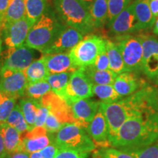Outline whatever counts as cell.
<instances>
[{"label": "cell", "mask_w": 158, "mask_h": 158, "mask_svg": "<svg viewBox=\"0 0 158 158\" xmlns=\"http://www.w3.org/2000/svg\"><path fill=\"white\" fill-rule=\"evenodd\" d=\"M54 143L59 148L90 153L96 146L86 130L76 122L66 123L54 135Z\"/></svg>", "instance_id": "5b68a950"}, {"label": "cell", "mask_w": 158, "mask_h": 158, "mask_svg": "<svg viewBox=\"0 0 158 158\" xmlns=\"http://www.w3.org/2000/svg\"><path fill=\"white\" fill-rule=\"evenodd\" d=\"M94 28H101L108 20V0H94L89 8Z\"/></svg>", "instance_id": "4316f807"}, {"label": "cell", "mask_w": 158, "mask_h": 158, "mask_svg": "<svg viewBox=\"0 0 158 158\" xmlns=\"http://www.w3.org/2000/svg\"><path fill=\"white\" fill-rule=\"evenodd\" d=\"M52 92L51 87L47 80L34 83H28L25 91L27 98L35 100H40L45 94Z\"/></svg>", "instance_id": "d6a6232c"}, {"label": "cell", "mask_w": 158, "mask_h": 158, "mask_svg": "<svg viewBox=\"0 0 158 158\" xmlns=\"http://www.w3.org/2000/svg\"><path fill=\"white\" fill-rule=\"evenodd\" d=\"M134 9L142 29L152 28L155 24L156 19L150 9L149 0H135Z\"/></svg>", "instance_id": "7402d4cb"}, {"label": "cell", "mask_w": 158, "mask_h": 158, "mask_svg": "<svg viewBox=\"0 0 158 158\" xmlns=\"http://www.w3.org/2000/svg\"><path fill=\"white\" fill-rule=\"evenodd\" d=\"M116 44L123 59L125 72L141 71L143 46L139 36L118 35Z\"/></svg>", "instance_id": "52a82bcc"}, {"label": "cell", "mask_w": 158, "mask_h": 158, "mask_svg": "<svg viewBox=\"0 0 158 158\" xmlns=\"http://www.w3.org/2000/svg\"><path fill=\"white\" fill-rule=\"evenodd\" d=\"M48 114L49 110L48 108L40 103L38 108V111H37V114L36 120H35V127H44L45 120H46L47 117H48Z\"/></svg>", "instance_id": "b9f144b4"}, {"label": "cell", "mask_w": 158, "mask_h": 158, "mask_svg": "<svg viewBox=\"0 0 158 158\" xmlns=\"http://www.w3.org/2000/svg\"><path fill=\"white\" fill-rule=\"evenodd\" d=\"M28 83H34L46 80L49 74L45 62L42 56L34 60L24 71Z\"/></svg>", "instance_id": "d4e9b609"}, {"label": "cell", "mask_w": 158, "mask_h": 158, "mask_svg": "<svg viewBox=\"0 0 158 158\" xmlns=\"http://www.w3.org/2000/svg\"><path fill=\"white\" fill-rule=\"evenodd\" d=\"M0 131L2 135L4 143L7 154L21 151L22 135L16 129L6 123L0 124Z\"/></svg>", "instance_id": "44dd1931"}, {"label": "cell", "mask_w": 158, "mask_h": 158, "mask_svg": "<svg viewBox=\"0 0 158 158\" xmlns=\"http://www.w3.org/2000/svg\"><path fill=\"white\" fill-rule=\"evenodd\" d=\"M27 84L23 71L0 70V91L6 98L18 99L25 95Z\"/></svg>", "instance_id": "ba28073f"}, {"label": "cell", "mask_w": 158, "mask_h": 158, "mask_svg": "<svg viewBox=\"0 0 158 158\" xmlns=\"http://www.w3.org/2000/svg\"><path fill=\"white\" fill-rule=\"evenodd\" d=\"M25 17L34 24L46 12L48 0H24Z\"/></svg>", "instance_id": "f546056e"}, {"label": "cell", "mask_w": 158, "mask_h": 158, "mask_svg": "<svg viewBox=\"0 0 158 158\" xmlns=\"http://www.w3.org/2000/svg\"><path fill=\"white\" fill-rule=\"evenodd\" d=\"M54 135L48 133L44 127L32 128L22 137L21 150L29 154L42 150L54 143Z\"/></svg>", "instance_id": "9a60e30c"}, {"label": "cell", "mask_w": 158, "mask_h": 158, "mask_svg": "<svg viewBox=\"0 0 158 158\" xmlns=\"http://www.w3.org/2000/svg\"><path fill=\"white\" fill-rule=\"evenodd\" d=\"M122 151L130 154L135 158H158V143L138 149H123Z\"/></svg>", "instance_id": "d590c367"}, {"label": "cell", "mask_w": 158, "mask_h": 158, "mask_svg": "<svg viewBox=\"0 0 158 158\" xmlns=\"http://www.w3.org/2000/svg\"><path fill=\"white\" fill-rule=\"evenodd\" d=\"M2 43H3V40H2V32L1 31H0V56H1L2 51Z\"/></svg>", "instance_id": "681fc988"}, {"label": "cell", "mask_w": 158, "mask_h": 158, "mask_svg": "<svg viewBox=\"0 0 158 158\" xmlns=\"http://www.w3.org/2000/svg\"><path fill=\"white\" fill-rule=\"evenodd\" d=\"M26 15L24 0H9L2 28L5 26L19 21Z\"/></svg>", "instance_id": "f1b7e54d"}, {"label": "cell", "mask_w": 158, "mask_h": 158, "mask_svg": "<svg viewBox=\"0 0 158 158\" xmlns=\"http://www.w3.org/2000/svg\"><path fill=\"white\" fill-rule=\"evenodd\" d=\"M5 158H30L29 154L24 151H16L13 153L7 154Z\"/></svg>", "instance_id": "ee69618b"}, {"label": "cell", "mask_w": 158, "mask_h": 158, "mask_svg": "<svg viewBox=\"0 0 158 158\" xmlns=\"http://www.w3.org/2000/svg\"><path fill=\"white\" fill-rule=\"evenodd\" d=\"M84 38V34L73 27L63 26L59 31L56 38L45 50L43 54H54L59 53H69Z\"/></svg>", "instance_id": "9c48e42d"}, {"label": "cell", "mask_w": 158, "mask_h": 158, "mask_svg": "<svg viewBox=\"0 0 158 158\" xmlns=\"http://www.w3.org/2000/svg\"><path fill=\"white\" fill-rule=\"evenodd\" d=\"M92 66H93L97 70H109V60H108V56L106 52V48L98 55L95 62Z\"/></svg>", "instance_id": "60d3db41"}, {"label": "cell", "mask_w": 158, "mask_h": 158, "mask_svg": "<svg viewBox=\"0 0 158 158\" xmlns=\"http://www.w3.org/2000/svg\"><path fill=\"white\" fill-rule=\"evenodd\" d=\"M40 102L48 108L49 112L56 116L63 124L76 122L70 106L54 92H51L45 94Z\"/></svg>", "instance_id": "2e32d148"}, {"label": "cell", "mask_w": 158, "mask_h": 158, "mask_svg": "<svg viewBox=\"0 0 158 158\" xmlns=\"http://www.w3.org/2000/svg\"><path fill=\"white\" fill-rule=\"evenodd\" d=\"M143 46L141 71L150 79L158 77V40L149 35L139 36Z\"/></svg>", "instance_id": "8fae6325"}, {"label": "cell", "mask_w": 158, "mask_h": 158, "mask_svg": "<svg viewBox=\"0 0 158 158\" xmlns=\"http://www.w3.org/2000/svg\"><path fill=\"white\" fill-rule=\"evenodd\" d=\"M34 49L25 45L19 48L8 49L7 56L0 67V70L24 71L34 61Z\"/></svg>", "instance_id": "4fadbf2b"}, {"label": "cell", "mask_w": 158, "mask_h": 158, "mask_svg": "<svg viewBox=\"0 0 158 158\" xmlns=\"http://www.w3.org/2000/svg\"><path fill=\"white\" fill-rule=\"evenodd\" d=\"M92 86L81 68H78L71 74L67 87L65 101L68 105L79 99L90 98L93 95Z\"/></svg>", "instance_id": "7c38bea8"}, {"label": "cell", "mask_w": 158, "mask_h": 158, "mask_svg": "<svg viewBox=\"0 0 158 158\" xmlns=\"http://www.w3.org/2000/svg\"><path fill=\"white\" fill-rule=\"evenodd\" d=\"M158 143V110L130 118L110 140L111 147L138 149Z\"/></svg>", "instance_id": "7a4b0ae2"}, {"label": "cell", "mask_w": 158, "mask_h": 158, "mask_svg": "<svg viewBox=\"0 0 158 158\" xmlns=\"http://www.w3.org/2000/svg\"><path fill=\"white\" fill-rule=\"evenodd\" d=\"M147 84V82L135 73L124 72L117 75L113 86L118 94L124 98L135 93Z\"/></svg>", "instance_id": "ac0fdd59"}, {"label": "cell", "mask_w": 158, "mask_h": 158, "mask_svg": "<svg viewBox=\"0 0 158 158\" xmlns=\"http://www.w3.org/2000/svg\"><path fill=\"white\" fill-rule=\"evenodd\" d=\"M9 0H0V31L2 30L5 20V15L8 7Z\"/></svg>", "instance_id": "7bdbcfd3"}, {"label": "cell", "mask_w": 158, "mask_h": 158, "mask_svg": "<svg viewBox=\"0 0 158 158\" xmlns=\"http://www.w3.org/2000/svg\"><path fill=\"white\" fill-rule=\"evenodd\" d=\"M155 84H156V85H157V86L158 87V77L155 79Z\"/></svg>", "instance_id": "816d5d0a"}, {"label": "cell", "mask_w": 158, "mask_h": 158, "mask_svg": "<svg viewBox=\"0 0 158 158\" xmlns=\"http://www.w3.org/2000/svg\"><path fill=\"white\" fill-rule=\"evenodd\" d=\"M93 95L100 99L103 102H114L123 98L115 90L112 84L95 85L92 86Z\"/></svg>", "instance_id": "4dcf8cb0"}, {"label": "cell", "mask_w": 158, "mask_h": 158, "mask_svg": "<svg viewBox=\"0 0 158 158\" xmlns=\"http://www.w3.org/2000/svg\"><path fill=\"white\" fill-rule=\"evenodd\" d=\"M106 48L109 60V70L117 75L125 72L123 59L116 43L106 39Z\"/></svg>", "instance_id": "cb8c5ba5"}, {"label": "cell", "mask_w": 158, "mask_h": 158, "mask_svg": "<svg viewBox=\"0 0 158 158\" xmlns=\"http://www.w3.org/2000/svg\"><path fill=\"white\" fill-rule=\"evenodd\" d=\"M49 74L60 73L64 72H73L77 68L69 53H59L54 54H43Z\"/></svg>", "instance_id": "ffe728a7"}, {"label": "cell", "mask_w": 158, "mask_h": 158, "mask_svg": "<svg viewBox=\"0 0 158 158\" xmlns=\"http://www.w3.org/2000/svg\"><path fill=\"white\" fill-rule=\"evenodd\" d=\"M54 5L64 25L78 29L84 35L95 29L89 9L79 0H54Z\"/></svg>", "instance_id": "3957f363"}, {"label": "cell", "mask_w": 158, "mask_h": 158, "mask_svg": "<svg viewBox=\"0 0 158 158\" xmlns=\"http://www.w3.org/2000/svg\"><path fill=\"white\" fill-rule=\"evenodd\" d=\"M149 6L155 19L158 18V0H149Z\"/></svg>", "instance_id": "f6af8a7d"}, {"label": "cell", "mask_w": 158, "mask_h": 158, "mask_svg": "<svg viewBox=\"0 0 158 158\" xmlns=\"http://www.w3.org/2000/svg\"><path fill=\"white\" fill-rule=\"evenodd\" d=\"M110 31L116 35H125L142 30L136 17L134 2L126 7L109 24Z\"/></svg>", "instance_id": "5bb4252c"}, {"label": "cell", "mask_w": 158, "mask_h": 158, "mask_svg": "<svg viewBox=\"0 0 158 158\" xmlns=\"http://www.w3.org/2000/svg\"><path fill=\"white\" fill-rule=\"evenodd\" d=\"M92 152L93 158H135L130 154L114 147L101 148Z\"/></svg>", "instance_id": "836d02e7"}, {"label": "cell", "mask_w": 158, "mask_h": 158, "mask_svg": "<svg viewBox=\"0 0 158 158\" xmlns=\"http://www.w3.org/2000/svg\"><path fill=\"white\" fill-rule=\"evenodd\" d=\"M19 105L21 108V111L24 118L28 124L29 130L35 127V120L38 108L40 105L39 100H35L33 99L26 98H22L19 100Z\"/></svg>", "instance_id": "83f0119b"}, {"label": "cell", "mask_w": 158, "mask_h": 158, "mask_svg": "<svg viewBox=\"0 0 158 158\" xmlns=\"http://www.w3.org/2000/svg\"><path fill=\"white\" fill-rule=\"evenodd\" d=\"M131 0H108V23L110 24L117 15L130 5Z\"/></svg>", "instance_id": "e575fe53"}, {"label": "cell", "mask_w": 158, "mask_h": 158, "mask_svg": "<svg viewBox=\"0 0 158 158\" xmlns=\"http://www.w3.org/2000/svg\"><path fill=\"white\" fill-rule=\"evenodd\" d=\"M5 98H6V97L4 95V94H2V92L0 91V104H1L2 102L4 100H5Z\"/></svg>", "instance_id": "f907efd6"}, {"label": "cell", "mask_w": 158, "mask_h": 158, "mask_svg": "<svg viewBox=\"0 0 158 158\" xmlns=\"http://www.w3.org/2000/svg\"><path fill=\"white\" fill-rule=\"evenodd\" d=\"M100 101L89 98L79 99L70 102V106L75 118L77 121L89 124L93 119L100 108Z\"/></svg>", "instance_id": "d6986e66"}, {"label": "cell", "mask_w": 158, "mask_h": 158, "mask_svg": "<svg viewBox=\"0 0 158 158\" xmlns=\"http://www.w3.org/2000/svg\"><path fill=\"white\" fill-rule=\"evenodd\" d=\"M33 23L26 17L3 27L2 37L7 48H15L25 44L29 31Z\"/></svg>", "instance_id": "30bf717a"}, {"label": "cell", "mask_w": 158, "mask_h": 158, "mask_svg": "<svg viewBox=\"0 0 158 158\" xmlns=\"http://www.w3.org/2000/svg\"><path fill=\"white\" fill-rule=\"evenodd\" d=\"M79 1H80L83 5L86 6V7L89 9L91 5L94 2V0H79Z\"/></svg>", "instance_id": "7dc6e473"}, {"label": "cell", "mask_w": 158, "mask_h": 158, "mask_svg": "<svg viewBox=\"0 0 158 158\" xmlns=\"http://www.w3.org/2000/svg\"><path fill=\"white\" fill-rule=\"evenodd\" d=\"M100 108L107 120L110 141L127 120L158 110V87L147 84L135 93L118 101L100 102Z\"/></svg>", "instance_id": "6da1fadb"}, {"label": "cell", "mask_w": 158, "mask_h": 158, "mask_svg": "<svg viewBox=\"0 0 158 158\" xmlns=\"http://www.w3.org/2000/svg\"><path fill=\"white\" fill-rule=\"evenodd\" d=\"M64 125L62 122L59 121V119L56 116H55L54 114L51 112H49L48 117L45 120L44 127L46 130L49 134H55L56 132H58L59 129Z\"/></svg>", "instance_id": "74e56055"}, {"label": "cell", "mask_w": 158, "mask_h": 158, "mask_svg": "<svg viewBox=\"0 0 158 158\" xmlns=\"http://www.w3.org/2000/svg\"><path fill=\"white\" fill-rule=\"evenodd\" d=\"M73 72H64L60 73L50 74L47 81L50 84L52 92L63 100H66L67 87Z\"/></svg>", "instance_id": "484cf974"}, {"label": "cell", "mask_w": 158, "mask_h": 158, "mask_svg": "<svg viewBox=\"0 0 158 158\" xmlns=\"http://www.w3.org/2000/svg\"><path fill=\"white\" fill-rule=\"evenodd\" d=\"M89 153L81 152L76 150L59 148L54 158H88Z\"/></svg>", "instance_id": "ab89813d"}, {"label": "cell", "mask_w": 158, "mask_h": 158, "mask_svg": "<svg viewBox=\"0 0 158 158\" xmlns=\"http://www.w3.org/2000/svg\"><path fill=\"white\" fill-rule=\"evenodd\" d=\"M59 149V147L55 143L48 145L42 150L29 154L30 158H54Z\"/></svg>", "instance_id": "f35d334b"}, {"label": "cell", "mask_w": 158, "mask_h": 158, "mask_svg": "<svg viewBox=\"0 0 158 158\" xmlns=\"http://www.w3.org/2000/svg\"><path fill=\"white\" fill-rule=\"evenodd\" d=\"M153 31H154V33H155V34L158 35V18L156 19L155 24H154Z\"/></svg>", "instance_id": "c3c4849f"}, {"label": "cell", "mask_w": 158, "mask_h": 158, "mask_svg": "<svg viewBox=\"0 0 158 158\" xmlns=\"http://www.w3.org/2000/svg\"><path fill=\"white\" fill-rule=\"evenodd\" d=\"M81 69L92 84L113 85L114 80L117 76V74H116L113 71L110 70H97L92 65Z\"/></svg>", "instance_id": "603a6c76"}, {"label": "cell", "mask_w": 158, "mask_h": 158, "mask_svg": "<svg viewBox=\"0 0 158 158\" xmlns=\"http://www.w3.org/2000/svg\"><path fill=\"white\" fill-rule=\"evenodd\" d=\"M104 49H106V39L92 35L84 37L69 54L77 69L84 68L93 64L97 57Z\"/></svg>", "instance_id": "8992f818"}, {"label": "cell", "mask_w": 158, "mask_h": 158, "mask_svg": "<svg viewBox=\"0 0 158 158\" xmlns=\"http://www.w3.org/2000/svg\"><path fill=\"white\" fill-rule=\"evenodd\" d=\"M17 99L13 98H6L0 104V124L5 123L16 104Z\"/></svg>", "instance_id": "8d00e7d4"}, {"label": "cell", "mask_w": 158, "mask_h": 158, "mask_svg": "<svg viewBox=\"0 0 158 158\" xmlns=\"http://www.w3.org/2000/svg\"><path fill=\"white\" fill-rule=\"evenodd\" d=\"M7 155V152L5 149V143H4L1 131H0V158H5V157Z\"/></svg>", "instance_id": "bcb514c9"}, {"label": "cell", "mask_w": 158, "mask_h": 158, "mask_svg": "<svg viewBox=\"0 0 158 158\" xmlns=\"http://www.w3.org/2000/svg\"><path fill=\"white\" fill-rule=\"evenodd\" d=\"M86 130L95 144L96 147H111L109 141L108 122L100 108H99L95 116L89 122Z\"/></svg>", "instance_id": "e0dca14e"}, {"label": "cell", "mask_w": 158, "mask_h": 158, "mask_svg": "<svg viewBox=\"0 0 158 158\" xmlns=\"http://www.w3.org/2000/svg\"><path fill=\"white\" fill-rule=\"evenodd\" d=\"M63 26L53 13L45 12L31 27L24 45L42 53L54 40Z\"/></svg>", "instance_id": "277c9868"}, {"label": "cell", "mask_w": 158, "mask_h": 158, "mask_svg": "<svg viewBox=\"0 0 158 158\" xmlns=\"http://www.w3.org/2000/svg\"><path fill=\"white\" fill-rule=\"evenodd\" d=\"M5 123L9 124L14 127L15 129H16L22 136L29 131V127L26 122L24 116L23 115L19 104H15V107L13 108V110Z\"/></svg>", "instance_id": "1f68e13d"}]
</instances>
